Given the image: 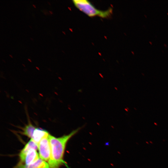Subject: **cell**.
Masks as SVG:
<instances>
[{
  "mask_svg": "<svg viewBox=\"0 0 168 168\" xmlns=\"http://www.w3.org/2000/svg\"><path fill=\"white\" fill-rule=\"evenodd\" d=\"M27 113L28 118V124L22 128V134L29 138H32L34 130L35 127L31 123L28 114Z\"/></svg>",
  "mask_w": 168,
  "mask_h": 168,
  "instance_id": "ba28073f",
  "label": "cell"
},
{
  "mask_svg": "<svg viewBox=\"0 0 168 168\" xmlns=\"http://www.w3.org/2000/svg\"><path fill=\"white\" fill-rule=\"evenodd\" d=\"M40 158L44 161H49L50 156V147L48 137L43 138L38 144Z\"/></svg>",
  "mask_w": 168,
  "mask_h": 168,
  "instance_id": "3957f363",
  "label": "cell"
},
{
  "mask_svg": "<svg viewBox=\"0 0 168 168\" xmlns=\"http://www.w3.org/2000/svg\"><path fill=\"white\" fill-rule=\"evenodd\" d=\"M39 158L36 150L31 149L29 151L23 160L20 161L17 166L29 165L36 162Z\"/></svg>",
  "mask_w": 168,
  "mask_h": 168,
  "instance_id": "277c9868",
  "label": "cell"
},
{
  "mask_svg": "<svg viewBox=\"0 0 168 168\" xmlns=\"http://www.w3.org/2000/svg\"><path fill=\"white\" fill-rule=\"evenodd\" d=\"M49 134L46 130L39 128H36L31 138L38 144L43 138L48 137Z\"/></svg>",
  "mask_w": 168,
  "mask_h": 168,
  "instance_id": "5b68a950",
  "label": "cell"
},
{
  "mask_svg": "<svg viewBox=\"0 0 168 168\" xmlns=\"http://www.w3.org/2000/svg\"><path fill=\"white\" fill-rule=\"evenodd\" d=\"M37 149H38V144L31 139L20 153L19 157L20 161L23 160L26 154L30 150L34 149L36 150Z\"/></svg>",
  "mask_w": 168,
  "mask_h": 168,
  "instance_id": "8992f818",
  "label": "cell"
},
{
  "mask_svg": "<svg viewBox=\"0 0 168 168\" xmlns=\"http://www.w3.org/2000/svg\"><path fill=\"white\" fill-rule=\"evenodd\" d=\"M74 6L78 9L90 17L97 16L105 18L109 17L112 13V9L103 11L98 9L87 0H74Z\"/></svg>",
  "mask_w": 168,
  "mask_h": 168,
  "instance_id": "7a4b0ae2",
  "label": "cell"
},
{
  "mask_svg": "<svg viewBox=\"0 0 168 168\" xmlns=\"http://www.w3.org/2000/svg\"><path fill=\"white\" fill-rule=\"evenodd\" d=\"M15 168H49L48 163L39 158L36 162L27 165L16 166Z\"/></svg>",
  "mask_w": 168,
  "mask_h": 168,
  "instance_id": "52a82bcc",
  "label": "cell"
},
{
  "mask_svg": "<svg viewBox=\"0 0 168 168\" xmlns=\"http://www.w3.org/2000/svg\"><path fill=\"white\" fill-rule=\"evenodd\" d=\"M81 128L73 130L69 134L56 138L50 134L48 136L50 147V156L48 161L49 168H59L63 165L68 166L63 160L66 144L72 136L76 134Z\"/></svg>",
  "mask_w": 168,
  "mask_h": 168,
  "instance_id": "6da1fadb",
  "label": "cell"
}]
</instances>
